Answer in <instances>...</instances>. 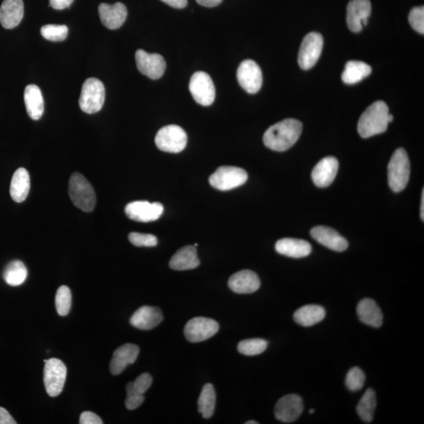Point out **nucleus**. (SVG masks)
Masks as SVG:
<instances>
[{
	"label": "nucleus",
	"instance_id": "nucleus-33",
	"mask_svg": "<svg viewBox=\"0 0 424 424\" xmlns=\"http://www.w3.org/2000/svg\"><path fill=\"white\" fill-rule=\"evenodd\" d=\"M217 395L214 386L211 384H207L203 387L198 399V411L205 419H209L213 416L216 409Z\"/></svg>",
	"mask_w": 424,
	"mask_h": 424
},
{
	"label": "nucleus",
	"instance_id": "nucleus-6",
	"mask_svg": "<svg viewBox=\"0 0 424 424\" xmlns=\"http://www.w3.org/2000/svg\"><path fill=\"white\" fill-rule=\"evenodd\" d=\"M248 180V174L244 169L231 166L219 168L210 178L211 186L221 191H228L244 185Z\"/></svg>",
	"mask_w": 424,
	"mask_h": 424
},
{
	"label": "nucleus",
	"instance_id": "nucleus-4",
	"mask_svg": "<svg viewBox=\"0 0 424 424\" xmlns=\"http://www.w3.org/2000/svg\"><path fill=\"white\" fill-rule=\"evenodd\" d=\"M410 175V162L407 151L402 148L395 150L388 164V183L395 193L407 187Z\"/></svg>",
	"mask_w": 424,
	"mask_h": 424
},
{
	"label": "nucleus",
	"instance_id": "nucleus-16",
	"mask_svg": "<svg viewBox=\"0 0 424 424\" xmlns=\"http://www.w3.org/2000/svg\"><path fill=\"white\" fill-rule=\"evenodd\" d=\"M372 11L370 0H352L347 6V22L350 31L359 33L368 24Z\"/></svg>",
	"mask_w": 424,
	"mask_h": 424
},
{
	"label": "nucleus",
	"instance_id": "nucleus-36",
	"mask_svg": "<svg viewBox=\"0 0 424 424\" xmlns=\"http://www.w3.org/2000/svg\"><path fill=\"white\" fill-rule=\"evenodd\" d=\"M55 306L60 316L69 315L72 306V293L69 287L61 286L55 297Z\"/></svg>",
	"mask_w": 424,
	"mask_h": 424
},
{
	"label": "nucleus",
	"instance_id": "nucleus-32",
	"mask_svg": "<svg viewBox=\"0 0 424 424\" xmlns=\"http://www.w3.org/2000/svg\"><path fill=\"white\" fill-rule=\"evenodd\" d=\"M28 270L24 264L19 260L10 262L6 267L3 279L10 286H19L27 279Z\"/></svg>",
	"mask_w": 424,
	"mask_h": 424
},
{
	"label": "nucleus",
	"instance_id": "nucleus-48",
	"mask_svg": "<svg viewBox=\"0 0 424 424\" xmlns=\"http://www.w3.org/2000/svg\"><path fill=\"white\" fill-rule=\"evenodd\" d=\"M315 409H311V410H310V414H313V413H315Z\"/></svg>",
	"mask_w": 424,
	"mask_h": 424
},
{
	"label": "nucleus",
	"instance_id": "nucleus-45",
	"mask_svg": "<svg viewBox=\"0 0 424 424\" xmlns=\"http://www.w3.org/2000/svg\"><path fill=\"white\" fill-rule=\"evenodd\" d=\"M200 5L206 8H214L222 3L223 0H196Z\"/></svg>",
	"mask_w": 424,
	"mask_h": 424
},
{
	"label": "nucleus",
	"instance_id": "nucleus-12",
	"mask_svg": "<svg viewBox=\"0 0 424 424\" xmlns=\"http://www.w3.org/2000/svg\"><path fill=\"white\" fill-rule=\"evenodd\" d=\"M237 77L240 85L249 94H256L262 88V70L253 60L242 61L238 68Z\"/></svg>",
	"mask_w": 424,
	"mask_h": 424
},
{
	"label": "nucleus",
	"instance_id": "nucleus-31",
	"mask_svg": "<svg viewBox=\"0 0 424 424\" xmlns=\"http://www.w3.org/2000/svg\"><path fill=\"white\" fill-rule=\"evenodd\" d=\"M372 68L360 61H350L342 74L343 81L347 84H355L370 76Z\"/></svg>",
	"mask_w": 424,
	"mask_h": 424
},
{
	"label": "nucleus",
	"instance_id": "nucleus-29",
	"mask_svg": "<svg viewBox=\"0 0 424 424\" xmlns=\"http://www.w3.org/2000/svg\"><path fill=\"white\" fill-rule=\"evenodd\" d=\"M327 315L322 306L318 305H306L300 307L294 313L293 319L301 327H311L321 322Z\"/></svg>",
	"mask_w": 424,
	"mask_h": 424
},
{
	"label": "nucleus",
	"instance_id": "nucleus-37",
	"mask_svg": "<svg viewBox=\"0 0 424 424\" xmlns=\"http://www.w3.org/2000/svg\"><path fill=\"white\" fill-rule=\"evenodd\" d=\"M69 29L64 24H47L40 30L42 38L47 40L58 42L67 38Z\"/></svg>",
	"mask_w": 424,
	"mask_h": 424
},
{
	"label": "nucleus",
	"instance_id": "nucleus-7",
	"mask_svg": "<svg viewBox=\"0 0 424 424\" xmlns=\"http://www.w3.org/2000/svg\"><path fill=\"white\" fill-rule=\"evenodd\" d=\"M155 143L157 148L162 151L171 153L180 152L187 145V134L180 126H166L157 132Z\"/></svg>",
	"mask_w": 424,
	"mask_h": 424
},
{
	"label": "nucleus",
	"instance_id": "nucleus-10",
	"mask_svg": "<svg viewBox=\"0 0 424 424\" xmlns=\"http://www.w3.org/2000/svg\"><path fill=\"white\" fill-rule=\"evenodd\" d=\"M323 48V38L317 33L307 34L301 44L298 63L304 70L311 69L320 58Z\"/></svg>",
	"mask_w": 424,
	"mask_h": 424
},
{
	"label": "nucleus",
	"instance_id": "nucleus-18",
	"mask_svg": "<svg viewBox=\"0 0 424 424\" xmlns=\"http://www.w3.org/2000/svg\"><path fill=\"white\" fill-rule=\"evenodd\" d=\"M311 235L319 244L338 253H342L348 248L347 240L330 227L316 226L311 230Z\"/></svg>",
	"mask_w": 424,
	"mask_h": 424
},
{
	"label": "nucleus",
	"instance_id": "nucleus-14",
	"mask_svg": "<svg viewBox=\"0 0 424 424\" xmlns=\"http://www.w3.org/2000/svg\"><path fill=\"white\" fill-rule=\"evenodd\" d=\"M135 61L141 74L152 79H158L164 75L166 63L161 54H149L143 50L135 53Z\"/></svg>",
	"mask_w": 424,
	"mask_h": 424
},
{
	"label": "nucleus",
	"instance_id": "nucleus-34",
	"mask_svg": "<svg viewBox=\"0 0 424 424\" xmlns=\"http://www.w3.org/2000/svg\"><path fill=\"white\" fill-rule=\"evenodd\" d=\"M377 408L376 393L370 388L362 396L357 407V413L362 421L370 423L373 420L375 410Z\"/></svg>",
	"mask_w": 424,
	"mask_h": 424
},
{
	"label": "nucleus",
	"instance_id": "nucleus-27",
	"mask_svg": "<svg viewBox=\"0 0 424 424\" xmlns=\"http://www.w3.org/2000/svg\"><path fill=\"white\" fill-rule=\"evenodd\" d=\"M24 100L30 118L40 120L45 112V102L38 86L28 85L24 89Z\"/></svg>",
	"mask_w": 424,
	"mask_h": 424
},
{
	"label": "nucleus",
	"instance_id": "nucleus-40",
	"mask_svg": "<svg viewBox=\"0 0 424 424\" xmlns=\"http://www.w3.org/2000/svg\"><path fill=\"white\" fill-rule=\"evenodd\" d=\"M409 21L411 26L413 27L416 32L424 33V8H415L410 11Z\"/></svg>",
	"mask_w": 424,
	"mask_h": 424
},
{
	"label": "nucleus",
	"instance_id": "nucleus-2",
	"mask_svg": "<svg viewBox=\"0 0 424 424\" xmlns=\"http://www.w3.org/2000/svg\"><path fill=\"white\" fill-rule=\"evenodd\" d=\"M389 109L382 101L374 102L362 113L359 120L358 132L364 139L382 134L389 125Z\"/></svg>",
	"mask_w": 424,
	"mask_h": 424
},
{
	"label": "nucleus",
	"instance_id": "nucleus-25",
	"mask_svg": "<svg viewBox=\"0 0 424 424\" xmlns=\"http://www.w3.org/2000/svg\"><path fill=\"white\" fill-rule=\"evenodd\" d=\"M24 17L22 0H4L0 7V23L7 29L18 26Z\"/></svg>",
	"mask_w": 424,
	"mask_h": 424
},
{
	"label": "nucleus",
	"instance_id": "nucleus-19",
	"mask_svg": "<svg viewBox=\"0 0 424 424\" xmlns=\"http://www.w3.org/2000/svg\"><path fill=\"white\" fill-rule=\"evenodd\" d=\"M339 170V162L333 157L322 159L312 171V180L317 187H328L333 182Z\"/></svg>",
	"mask_w": 424,
	"mask_h": 424
},
{
	"label": "nucleus",
	"instance_id": "nucleus-23",
	"mask_svg": "<svg viewBox=\"0 0 424 424\" xmlns=\"http://www.w3.org/2000/svg\"><path fill=\"white\" fill-rule=\"evenodd\" d=\"M162 320V312L158 307L144 306L134 313L130 323L134 328L150 330L157 327Z\"/></svg>",
	"mask_w": 424,
	"mask_h": 424
},
{
	"label": "nucleus",
	"instance_id": "nucleus-11",
	"mask_svg": "<svg viewBox=\"0 0 424 424\" xmlns=\"http://www.w3.org/2000/svg\"><path fill=\"white\" fill-rule=\"evenodd\" d=\"M219 330V325L213 319L199 317L189 321L184 329V334L188 341L199 343L210 339Z\"/></svg>",
	"mask_w": 424,
	"mask_h": 424
},
{
	"label": "nucleus",
	"instance_id": "nucleus-24",
	"mask_svg": "<svg viewBox=\"0 0 424 424\" xmlns=\"http://www.w3.org/2000/svg\"><path fill=\"white\" fill-rule=\"evenodd\" d=\"M276 253L288 257L300 259L311 253L312 247L304 240L296 238H283L276 243Z\"/></svg>",
	"mask_w": 424,
	"mask_h": 424
},
{
	"label": "nucleus",
	"instance_id": "nucleus-5",
	"mask_svg": "<svg viewBox=\"0 0 424 424\" xmlns=\"http://www.w3.org/2000/svg\"><path fill=\"white\" fill-rule=\"evenodd\" d=\"M104 97L106 90L102 82L96 78H89L83 84L79 107L86 113H96L103 107Z\"/></svg>",
	"mask_w": 424,
	"mask_h": 424
},
{
	"label": "nucleus",
	"instance_id": "nucleus-47",
	"mask_svg": "<svg viewBox=\"0 0 424 424\" xmlns=\"http://www.w3.org/2000/svg\"><path fill=\"white\" fill-rule=\"evenodd\" d=\"M245 423L246 424H258L259 423H258L257 421H249V422H246Z\"/></svg>",
	"mask_w": 424,
	"mask_h": 424
},
{
	"label": "nucleus",
	"instance_id": "nucleus-46",
	"mask_svg": "<svg viewBox=\"0 0 424 424\" xmlns=\"http://www.w3.org/2000/svg\"><path fill=\"white\" fill-rule=\"evenodd\" d=\"M421 217L422 221L424 220V189H423L422 200H421Z\"/></svg>",
	"mask_w": 424,
	"mask_h": 424
},
{
	"label": "nucleus",
	"instance_id": "nucleus-41",
	"mask_svg": "<svg viewBox=\"0 0 424 424\" xmlns=\"http://www.w3.org/2000/svg\"><path fill=\"white\" fill-rule=\"evenodd\" d=\"M81 424H102L101 418L92 411H84L79 418Z\"/></svg>",
	"mask_w": 424,
	"mask_h": 424
},
{
	"label": "nucleus",
	"instance_id": "nucleus-15",
	"mask_svg": "<svg viewBox=\"0 0 424 424\" xmlns=\"http://www.w3.org/2000/svg\"><path fill=\"white\" fill-rule=\"evenodd\" d=\"M304 411L303 399L298 395H288L280 399L275 405L276 420L282 423H293L299 419Z\"/></svg>",
	"mask_w": 424,
	"mask_h": 424
},
{
	"label": "nucleus",
	"instance_id": "nucleus-9",
	"mask_svg": "<svg viewBox=\"0 0 424 424\" xmlns=\"http://www.w3.org/2000/svg\"><path fill=\"white\" fill-rule=\"evenodd\" d=\"M189 88L194 100L201 106H211L216 98L212 79L205 72H195L190 79Z\"/></svg>",
	"mask_w": 424,
	"mask_h": 424
},
{
	"label": "nucleus",
	"instance_id": "nucleus-21",
	"mask_svg": "<svg viewBox=\"0 0 424 424\" xmlns=\"http://www.w3.org/2000/svg\"><path fill=\"white\" fill-rule=\"evenodd\" d=\"M139 354V347L135 344L127 343L115 350L111 362L110 372L114 376H118L125 371L128 365L134 363Z\"/></svg>",
	"mask_w": 424,
	"mask_h": 424
},
{
	"label": "nucleus",
	"instance_id": "nucleus-26",
	"mask_svg": "<svg viewBox=\"0 0 424 424\" xmlns=\"http://www.w3.org/2000/svg\"><path fill=\"white\" fill-rule=\"evenodd\" d=\"M360 321L368 327L379 328L383 324L384 316L379 306L372 299H364L357 307Z\"/></svg>",
	"mask_w": 424,
	"mask_h": 424
},
{
	"label": "nucleus",
	"instance_id": "nucleus-39",
	"mask_svg": "<svg viewBox=\"0 0 424 424\" xmlns=\"http://www.w3.org/2000/svg\"><path fill=\"white\" fill-rule=\"evenodd\" d=\"M128 239L137 247H155L157 244V239L155 235H146V233H131Z\"/></svg>",
	"mask_w": 424,
	"mask_h": 424
},
{
	"label": "nucleus",
	"instance_id": "nucleus-28",
	"mask_svg": "<svg viewBox=\"0 0 424 424\" xmlns=\"http://www.w3.org/2000/svg\"><path fill=\"white\" fill-rule=\"evenodd\" d=\"M200 265V260L198 257L194 246H186L171 257L169 266L175 270H188L195 269Z\"/></svg>",
	"mask_w": 424,
	"mask_h": 424
},
{
	"label": "nucleus",
	"instance_id": "nucleus-3",
	"mask_svg": "<svg viewBox=\"0 0 424 424\" xmlns=\"http://www.w3.org/2000/svg\"><path fill=\"white\" fill-rule=\"evenodd\" d=\"M69 194L73 204L83 212H91L96 205L93 187L81 173L72 174L69 183Z\"/></svg>",
	"mask_w": 424,
	"mask_h": 424
},
{
	"label": "nucleus",
	"instance_id": "nucleus-30",
	"mask_svg": "<svg viewBox=\"0 0 424 424\" xmlns=\"http://www.w3.org/2000/svg\"><path fill=\"white\" fill-rule=\"evenodd\" d=\"M30 190V176L26 168H18L12 178L10 194L12 199L22 203L27 198Z\"/></svg>",
	"mask_w": 424,
	"mask_h": 424
},
{
	"label": "nucleus",
	"instance_id": "nucleus-43",
	"mask_svg": "<svg viewBox=\"0 0 424 424\" xmlns=\"http://www.w3.org/2000/svg\"><path fill=\"white\" fill-rule=\"evenodd\" d=\"M14 418L8 413L7 409L0 407V424H16Z\"/></svg>",
	"mask_w": 424,
	"mask_h": 424
},
{
	"label": "nucleus",
	"instance_id": "nucleus-13",
	"mask_svg": "<svg viewBox=\"0 0 424 424\" xmlns=\"http://www.w3.org/2000/svg\"><path fill=\"white\" fill-rule=\"evenodd\" d=\"M164 206L159 203L148 201H134L125 207L127 217L136 222L150 223L162 216Z\"/></svg>",
	"mask_w": 424,
	"mask_h": 424
},
{
	"label": "nucleus",
	"instance_id": "nucleus-42",
	"mask_svg": "<svg viewBox=\"0 0 424 424\" xmlns=\"http://www.w3.org/2000/svg\"><path fill=\"white\" fill-rule=\"evenodd\" d=\"M74 0H50V6L55 10L69 8Z\"/></svg>",
	"mask_w": 424,
	"mask_h": 424
},
{
	"label": "nucleus",
	"instance_id": "nucleus-20",
	"mask_svg": "<svg viewBox=\"0 0 424 424\" xmlns=\"http://www.w3.org/2000/svg\"><path fill=\"white\" fill-rule=\"evenodd\" d=\"M100 19L104 26L114 30L120 28L125 22L127 17L126 6L122 3L113 5L102 3L98 8Z\"/></svg>",
	"mask_w": 424,
	"mask_h": 424
},
{
	"label": "nucleus",
	"instance_id": "nucleus-22",
	"mask_svg": "<svg viewBox=\"0 0 424 424\" xmlns=\"http://www.w3.org/2000/svg\"><path fill=\"white\" fill-rule=\"evenodd\" d=\"M261 283L259 276L251 270L244 269L230 276L228 285L238 294H251L259 290Z\"/></svg>",
	"mask_w": 424,
	"mask_h": 424
},
{
	"label": "nucleus",
	"instance_id": "nucleus-1",
	"mask_svg": "<svg viewBox=\"0 0 424 424\" xmlns=\"http://www.w3.org/2000/svg\"><path fill=\"white\" fill-rule=\"evenodd\" d=\"M302 132L300 121L286 119L267 129L263 135V143L270 150L284 152L296 144Z\"/></svg>",
	"mask_w": 424,
	"mask_h": 424
},
{
	"label": "nucleus",
	"instance_id": "nucleus-44",
	"mask_svg": "<svg viewBox=\"0 0 424 424\" xmlns=\"http://www.w3.org/2000/svg\"><path fill=\"white\" fill-rule=\"evenodd\" d=\"M162 1L177 9L186 8L188 3L187 0H162Z\"/></svg>",
	"mask_w": 424,
	"mask_h": 424
},
{
	"label": "nucleus",
	"instance_id": "nucleus-35",
	"mask_svg": "<svg viewBox=\"0 0 424 424\" xmlns=\"http://www.w3.org/2000/svg\"><path fill=\"white\" fill-rule=\"evenodd\" d=\"M268 342L262 339L244 340L239 343L237 350L246 356H255L265 352Z\"/></svg>",
	"mask_w": 424,
	"mask_h": 424
},
{
	"label": "nucleus",
	"instance_id": "nucleus-8",
	"mask_svg": "<svg viewBox=\"0 0 424 424\" xmlns=\"http://www.w3.org/2000/svg\"><path fill=\"white\" fill-rule=\"evenodd\" d=\"M44 382L47 395L57 397L63 392L67 377V368L58 359L45 360Z\"/></svg>",
	"mask_w": 424,
	"mask_h": 424
},
{
	"label": "nucleus",
	"instance_id": "nucleus-38",
	"mask_svg": "<svg viewBox=\"0 0 424 424\" xmlns=\"http://www.w3.org/2000/svg\"><path fill=\"white\" fill-rule=\"evenodd\" d=\"M366 375L359 367L352 368L346 377V386L350 391H358L364 386Z\"/></svg>",
	"mask_w": 424,
	"mask_h": 424
},
{
	"label": "nucleus",
	"instance_id": "nucleus-17",
	"mask_svg": "<svg viewBox=\"0 0 424 424\" xmlns=\"http://www.w3.org/2000/svg\"><path fill=\"white\" fill-rule=\"evenodd\" d=\"M152 384V378L149 373L140 375L134 382L128 383L126 386L127 398L125 405L127 409L134 410L143 405V395Z\"/></svg>",
	"mask_w": 424,
	"mask_h": 424
}]
</instances>
